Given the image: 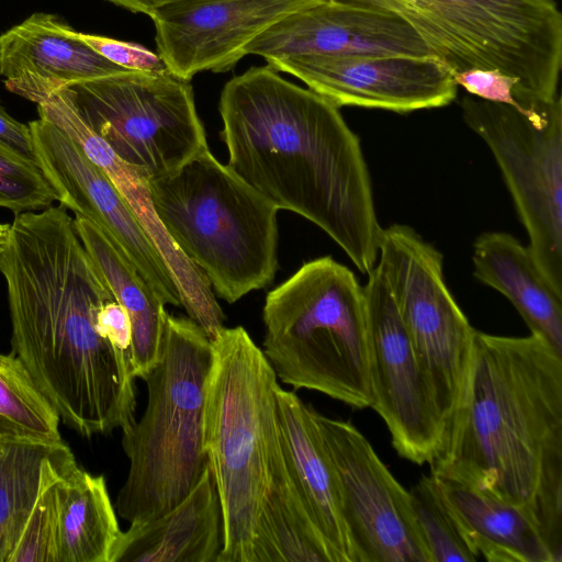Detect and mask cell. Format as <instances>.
Listing matches in <instances>:
<instances>
[{"mask_svg": "<svg viewBox=\"0 0 562 562\" xmlns=\"http://www.w3.org/2000/svg\"><path fill=\"white\" fill-rule=\"evenodd\" d=\"M13 353L59 417L90 437L134 422L135 379L102 334L115 299L61 206L19 214L0 252Z\"/></svg>", "mask_w": 562, "mask_h": 562, "instance_id": "6da1fadb", "label": "cell"}, {"mask_svg": "<svg viewBox=\"0 0 562 562\" xmlns=\"http://www.w3.org/2000/svg\"><path fill=\"white\" fill-rule=\"evenodd\" d=\"M218 112L227 165L279 210L323 229L369 274L383 228L360 140L338 108L267 65L227 81Z\"/></svg>", "mask_w": 562, "mask_h": 562, "instance_id": "7a4b0ae2", "label": "cell"}, {"mask_svg": "<svg viewBox=\"0 0 562 562\" xmlns=\"http://www.w3.org/2000/svg\"><path fill=\"white\" fill-rule=\"evenodd\" d=\"M431 474L525 510L562 561V353L475 329L464 391Z\"/></svg>", "mask_w": 562, "mask_h": 562, "instance_id": "3957f363", "label": "cell"}, {"mask_svg": "<svg viewBox=\"0 0 562 562\" xmlns=\"http://www.w3.org/2000/svg\"><path fill=\"white\" fill-rule=\"evenodd\" d=\"M212 346L204 450L222 510L216 562H254L256 524L280 449L278 379L241 326L223 327Z\"/></svg>", "mask_w": 562, "mask_h": 562, "instance_id": "277c9868", "label": "cell"}, {"mask_svg": "<svg viewBox=\"0 0 562 562\" xmlns=\"http://www.w3.org/2000/svg\"><path fill=\"white\" fill-rule=\"evenodd\" d=\"M212 362L213 346L205 331L191 318L167 313L161 357L143 379L146 408L123 430L130 468L114 508L130 524L173 508L209 464L204 409Z\"/></svg>", "mask_w": 562, "mask_h": 562, "instance_id": "5b68a950", "label": "cell"}, {"mask_svg": "<svg viewBox=\"0 0 562 562\" xmlns=\"http://www.w3.org/2000/svg\"><path fill=\"white\" fill-rule=\"evenodd\" d=\"M262 352L277 379L353 408L372 406L362 286L330 256L303 263L262 308Z\"/></svg>", "mask_w": 562, "mask_h": 562, "instance_id": "8992f818", "label": "cell"}, {"mask_svg": "<svg viewBox=\"0 0 562 562\" xmlns=\"http://www.w3.org/2000/svg\"><path fill=\"white\" fill-rule=\"evenodd\" d=\"M148 184L164 227L214 294L233 304L272 282L279 209L209 147Z\"/></svg>", "mask_w": 562, "mask_h": 562, "instance_id": "52a82bcc", "label": "cell"}, {"mask_svg": "<svg viewBox=\"0 0 562 562\" xmlns=\"http://www.w3.org/2000/svg\"><path fill=\"white\" fill-rule=\"evenodd\" d=\"M402 18L451 74L497 69L517 82L520 110L552 102L562 64L554 0H344Z\"/></svg>", "mask_w": 562, "mask_h": 562, "instance_id": "ba28073f", "label": "cell"}, {"mask_svg": "<svg viewBox=\"0 0 562 562\" xmlns=\"http://www.w3.org/2000/svg\"><path fill=\"white\" fill-rule=\"evenodd\" d=\"M378 257L376 267L396 304L447 437L464 391L475 329L446 285L442 256L413 228L400 224L383 228Z\"/></svg>", "mask_w": 562, "mask_h": 562, "instance_id": "9c48e42d", "label": "cell"}, {"mask_svg": "<svg viewBox=\"0 0 562 562\" xmlns=\"http://www.w3.org/2000/svg\"><path fill=\"white\" fill-rule=\"evenodd\" d=\"M69 88L91 130L148 179L175 172L207 148L192 86L168 69L126 70Z\"/></svg>", "mask_w": 562, "mask_h": 562, "instance_id": "30bf717a", "label": "cell"}, {"mask_svg": "<svg viewBox=\"0 0 562 562\" xmlns=\"http://www.w3.org/2000/svg\"><path fill=\"white\" fill-rule=\"evenodd\" d=\"M465 124L492 151L529 236L538 265L562 292V102L531 110L473 95L461 100Z\"/></svg>", "mask_w": 562, "mask_h": 562, "instance_id": "8fae6325", "label": "cell"}, {"mask_svg": "<svg viewBox=\"0 0 562 562\" xmlns=\"http://www.w3.org/2000/svg\"><path fill=\"white\" fill-rule=\"evenodd\" d=\"M314 418L334 465L355 562H431L409 491L349 420Z\"/></svg>", "mask_w": 562, "mask_h": 562, "instance_id": "7c38bea8", "label": "cell"}, {"mask_svg": "<svg viewBox=\"0 0 562 562\" xmlns=\"http://www.w3.org/2000/svg\"><path fill=\"white\" fill-rule=\"evenodd\" d=\"M370 351L373 408L402 458L431 463L445 445V428L426 387L408 334L386 281L375 266L362 286Z\"/></svg>", "mask_w": 562, "mask_h": 562, "instance_id": "4fadbf2b", "label": "cell"}, {"mask_svg": "<svg viewBox=\"0 0 562 562\" xmlns=\"http://www.w3.org/2000/svg\"><path fill=\"white\" fill-rule=\"evenodd\" d=\"M29 127L33 158L56 191L59 205L95 224L165 305L181 307L178 289L165 262L106 173L49 121L40 117L31 121Z\"/></svg>", "mask_w": 562, "mask_h": 562, "instance_id": "5bb4252c", "label": "cell"}, {"mask_svg": "<svg viewBox=\"0 0 562 562\" xmlns=\"http://www.w3.org/2000/svg\"><path fill=\"white\" fill-rule=\"evenodd\" d=\"M268 65L301 79L337 108L405 113L448 105L457 95L451 71L435 56L301 55Z\"/></svg>", "mask_w": 562, "mask_h": 562, "instance_id": "9a60e30c", "label": "cell"}, {"mask_svg": "<svg viewBox=\"0 0 562 562\" xmlns=\"http://www.w3.org/2000/svg\"><path fill=\"white\" fill-rule=\"evenodd\" d=\"M324 0H183L153 11L157 54L175 76L226 71L262 32Z\"/></svg>", "mask_w": 562, "mask_h": 562, "instance_id": "2e32d148", "label": "cell"}, {"mask_svg": "<svg viewBox=\"0 0 562 562\" xmlns=\"http://www.w3.org/2000/svg\"><path fill=\"white\" fill-rule=\"evenodd\" d=\"M268 64L301 55L434 56L418 34L387 10L324 0L281 19L246 48Z\"/></svg>", "mask_w": 562, "mask_h": 562, "instance_id": "e0dca14e", "label": "cell"}, {"mask_svg": "<svg viewBox=\"0 0 562 562\" xmlns=\"http://www.w3.org/2000/svg\"><path fill=\"white\" fill-rule=\"evenodd\" d=\"M55 123L113 182L170 272L181 307L213 340L224 327L225 315L205 274L180 250L159 220L151 201L148 177L121 160L91 130L76 106L63 109Z\"/></svg>", "mask_w": 562, "mask_h": 562, "instance_id": "ac0fdd59", "label": "cell"}, {"mask_svg": "<svg viewBox=\"0 0 562 562\" xmlns=\"http://www.w3.org/2000/svg\"><path fill=\"white\" fill-rule=\"evenodd\" d=\"M126 70L91 48L55 14L33 13L0 35L4 86L34 103L58 89Z\"/></svg>", "mask_w": 562, "mask_h": 562, "instance_id": "d6986e66", "label": "cell"}, {"mask_svg": "<svg viewBox=\"0 0 562 562\" xmlns=\"http://www.w3.org/2000/svg\"><path fill=\"white\" fill-rule=\"evenodd\" d=\"M280 443L294 485L334 562H355L337 475L314 418L294 392L276 386Z\"/></svg>", "mask_w": 562, "mask_h": 562, "instance_id": "ffe728a7", "label": "cell"}, {"mask_svg": "<svg viewBox=\"0 0 562 562\" xmlns=\"http://www.w3.org/2000/svg\"><path fill=\"white\" fill-rule=\"evenodd\" d=\"M221 549L222 510L207 464L173 508L121 532L111 562H216Z\"/></svg>", "mask_w": 562, "mask_h": 562, "instance_id": "44dd1931", "label": "cell"}, {"mask_svg": "<svg viewBox=\"0 0 562 562\" xmlns=\"http://www.w3.org/2000/svg\"><path fill=\"white\" fill-rule=\"evenodd\" d=\"M473 274L502 293L531 334L562 353V292L547 278L529 246L507 233L481 234L473 245Z\"/></svg>", "mask_w": 562, "mask_h": 562, "instance_id": "7402d4cb", "label": "cell"}, {"mask_svg": "<svg viewBox=\"0 0 562 562\" xmlns=\"http://www.w3.org/2000/svg\"><path fill=\"white\" fill-rule=\"evenodd\" d=\"M436 479L477 558L488 562H561L525 510L467 485Z\"/></svg>", "mask_w": 562, "mask_h": 562, "instance_id": "603a6c76", "label": "cell"}, {"mask_svg": "<svg viewBox=\"0 0 562 562\" xmlns=\"http://www.w3.org/2000/svg\"><path fill=\"white\" fill-rule=\"evenodd\" d=\"M77 233L132 325L133 375L143 380L158 363L167 311L135 266L111 238L89 220L76 215Z\"/></svg>", "mask_w": 562, "mask_h": 562, "instance_id": "cb8c5ba5", "label": "cell"}, {"mask_svg": "<svg viewBox=\"0 0 562 562\" xmlns=\"http://www.w3.org/2000/svg\"><path fill=\"white\" fill-rule=\"evenodd\" d=\"M78 468L64 441L0 440V562H9L42 493Z\"/></svg>", "mask_w": 562, "mask_h": 562, "instance_id": "d4e9b609", "label": "cell"}, {"mask_svg": "<svg viewBox=\"0 0 562 562\" xmlns=\"http://www.w3.org/2000/svg\"><path fill=\"white\" fill-rule=\"evenodd\" d=\"M254 562H334L294 485L281 443L256 524Z\"/></svg>", "mask_w": 562, "mask_h": 562, "instance_id": "484cf974", "label": "cell"}, {"mask_svg": "<svg viewBox=\"0 0 562 562\" xmlns=\"http://www.w3.org/2000/svg\"><path fill=\"white\" fill-rule=\"evenodd\" d=\"M121 532L102 475L78 468L60 481L58 562H111Z\"/></svg>", "mask_w": 562, "mask_h": 562, "instance_id": "4316f807", "label": "cell"}, {"mask_svg": "<svg viewBox=\"0 0 562 562\" xmlns=\"http://www.w3.org/2000/svg\"><path fill=\"white\" fill-rule=\"evenodd\" d=\"M59 422L23 362L0 353V440L59 442Z\"/></svg>", "mask_w": 562, "mask_h": 562, "instance_id": "83f0119b", "label": "cell"}, {"mask_svg": "<svg viewBox=\"0 0 562 562\" xmlns=\"http://www.w3.org/2000/svg\"><path fill=\"white\" fill-rule=\"evenodd\" d=\"M412 506L431 562H475L476 554L464 539L431 473L409 490Z\"/></svg>", "mask_w": 562, "mask_h": 562, "instance_id": "f1b7e54d", "label": "cell"}, {"mask_svg": "<svg viewBox=\"0 0 562 562\" xmlns=\"http://www.w3.org/2000/svg\"><path fill=\"white\" fill-rule=\"evenodd\" d=\"M57 200L33 156L0 142V207L19 215L45 210Z\"/></svg>", "mask_w": 562, "mask_h": 562, "instance_id": "f546056e", "label": "cell"}, {"mask_svg": "<svg viewBox=\"0 0 562 562\" xmlns=\"http://www.w3.org/2000/svg\"><path fill=\"white\" fill-rule=\"evenodd\" d=\"M50 484L37 499L9 562H58L59 486Z\"/></svg>", "mask_w": 562, "mask_h": 562, "instance_id": "4dcf8cb0", "label": "cell"}, {"mask_svg": "<svg viewBox=\"0 0 562 562\" xmlns=\"http://www.w3.org/2000/svg\"><path fill=\"white\" fill-rule=\"evenodd\" d=\"M78 36L104 58L125 69L137 71L167 69L158 54L139 44L81 32H78Z\"/></svg>", "mask_w": 562, "mask_h": 562, "instance_id": "1f68e13d", "label": "cell"}, {"mask_svg": "<svg viewBox=\"0 0 562 562\" xmlns=\"http://www.w3.org/2000/svg\"><path fill=\"white\" fill-rule=\"evenodd\" d=\"M452 78L457 86L463 87L473 97L519 109L516 101L515 78L497 69L472 68L454 72Z\"/></svg>", "mask_w": 562, "mask_h": 562, "instance_id": "d6a6232c", "label": "cell"}, {"mask_svg": "<svg viewBox=\"0 0 562 562\" xmlns=\"http://www.w3.org/2000/svg\"><path fill=\"white\" fill-rule=\"evenodd\" d=\"M0 142L26 154L32 155V135L29 124L12 117L0 101Z\"/></svg>", "mask_w": 562, "mask_h": 562, "instance_id": "836d02e7", "label": "cell"}, {"mask_svg": "<svg viewBox=\"0 0 562 562\" xmlns=\"http://www.w3.org/2000/svg\"><path fill=\"white\" fill-rule=\"evenodd\" d=\"M115 5L127 9L135 13H145L149 15L156 9L183 0H106Z\"/></svg>", "mask_w": 562, "mask_h": 562, "instance_id": "e575fe53", "label": "cell"}, {"mask_svg": "<svg viewBox=\"0 0 562 562\" xmlns=\"http://www.w3.org/2000/svg\"><path fill=\"white\" fill-rule=\"evenodd\" d=\"M10 224H1L0 223V252L4 246Z\"/></svg>", "mask_w": 562, "mask_h": 562, "instance_id": "d590c367", "label": "cell"}]
</instances>
